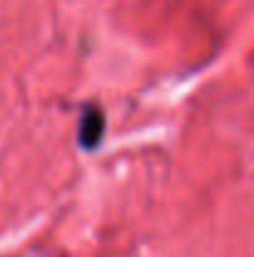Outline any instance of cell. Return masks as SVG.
I'll return each mask as SVG.
<instances>
[{
	"label": "cell",
	"mask_w": 254,
	"mask_h": 257,
	"mask_svg": "<svg viewBox=\"0 0 254 257\" xmlns=\"http://www.w3.org/2000/svg\"><path fill=\"white\" fill-rule=\"evenodd\" d=\"M105 133V112L100 105H87L80 115V127H78V140L80 148L85 150H95L102 140Z\"/></svg>",
	"instance_id": "1"
}]
</instances>
